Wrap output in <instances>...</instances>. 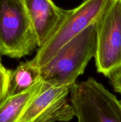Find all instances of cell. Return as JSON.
I'll return each instance as SVG.
<instances>
[{
    "instance_id": "obj_6",
    "label": "cell",
    "mask_w": 121,
    "mask_h": 122,
    "mask_svg": "<svg viewBox=\"0 0 121 122\" xmlns=\"http://www.w3.org/2000/svg\"><path fill=\"white\" fill-rule=\"evenodd\" d=\"M38 47L45 44L60 23L68 10L52 0H24Z\"/></svg>"
},
{
    "instance_id": "obj_12",
    "label": "cell",
    "mask_w": 121,
    "mask_h": 122,
    "mask_svg": "<svg viewBox=\"0 0 121 122\" xmlns=\"http://www.w3.org/2000/svg\"><path fill=\"white\" fill-rule=\"evenodd\" d=\"M109 78L114 91L121 94V67L113 73Z\"/></svg>"
},
{
    "instance_id": "obj_9",
    "label": "cell",
    "mask_w": 121,
    "mask_h": 122,
    "mask_svg": "<svg viewBox=\"0 0 121 122\" xmlns=\"http://www.w3.org/2000/svg\"><path fill=\"white\" fill-rule=\"evenodd\" d=\"M41 81L40 67L34 65L32 60L21 62L16 69L12 70L7 96L26 91Z\"/></svg>"
},
{
    "instance_id": "obj_13",
    "label": "cell",
    "mask_w": 121,
    "mask_h": 122,
    "mask_svg": "<svg viewBox=\"0 0 121 122\" xmlns=\"http://www.w3.org/2000/svg\"><path fill=\"white\" fill-rule=\"evenodd\" d=\"M0 61H1V55H0Z\"/></svg>"
},
{
    "instance_id": "obj_11",
    "label": "cell",
    "mask_w": 121,
    "mask_h": 122,
    "mask_svg": "<svg viewBox=\"0 0 121 122\" xmlns=\"http://www.w3.org/2000/svg\"><path fill=\"white\" fill-rule=\"evenodd\" d=\"M12 70L4 66L0 61V103L7 96L8 83Z\"/></svg>"
},
{
    "instance_id": "obj_1",
    "label": "cell",
    "mask_w": 121,
    "mask_h": 122,
    "mask_svg": "<svg viewBox=\"0 0 121 122\" xmlns=\"http://www.w3.org/2000/svg\"><path fill=\"white\" fill-rule=\"evenodd\" d=\"M97 21L66 43L51 60L40 67L42 81L70 87L75 83L77 77L84 73L96 54Z\"/></svg>"
},
{
    "instance_id": "obj_4",
    "label": "cell",
    "mask_w": 121,
    "mask_h": 122,
    "mask_svg": "<svg viewBox=\"0 0 121 122\" xmlns=\"http://www.w3.org/2000/svg\"><path fill=\"white\" fill-rule=\"evenodd\" d=\"M109 0H84L70 10L43 45L38 48L32 63L38 67L45 65L66 43L92 23L97 21Z\"/></svg>"
},
{
    "instance_id": "obj_10",
    "label": "cell",
    "mask_w": 121,
    "mask_h": 122,
    "mask_svg": "<svg viewBox=\"0 0 121 122\" xmlns=\"http://www.w3.org/2000/svg\"><path fill=\"white\" fill-rule=\"evenodd\" d=\"M71 104L67 101V97L63 98L53 104L47 110L43 113L35 122H68L74 117Z\"/></svg>"
},
{
    "instance_id": "obj_7",
    "label": "cell",
    "mask_w": 121,
    "mask_h": 122,
    "mask_svg": "<svg viewBox=\"0 0 121 122\" xmlns=\"http://www.w3.org/2000/svg\"><path fill=\"white\" fill-rule=\"evenodd\" d=\"M68 86H58L43 81L39 92L32 100L21 116L19 122H35L43 113L70 92Z\"/></svg>"
},
{
    "instance_id": "obj_8",
    "label": "cell",
    "mask_w": 121,
    "mask_h": 122,
    "mask_svg": "<svg viewBox=\"0 0 121 122\" xmlns=\"http://www.w3.org/2000/svg\"><path fill=\"white\" fill-rule=\"evenodd\" d=\"M42 85L41 81L26 91L6 97L0 103V122H19L30 102L40 91Z\"/></svg>"
},
{
    "instance_id": "obj_2",
    "label": "cell",
    "mask_w": 121,
    "mask_h": 122,
    "mask_svg": "<svg viewBox=\"0 0 121 122\" xmlns=\"http://www.w3.org/2000/svg\"><path fill=\"white\" fill-rule=\"evenodd\" d=\"M37 46L24 0H0V55L20 58Z\"/></svg>"
},
{
    "instance_id": "obj_5",
    "label": "cell",
    "mask_w": 121,
    "mask_h": 122,
    "mask_svg": "<svg viewBox=\"0 0 121 122\" xmlns=\"http://www.w3.org/2000/svg\"><path fill=\"white\" fill-rule=\"evenodd\" d=\"M97 71L109 77L121 67V0H109L97 21Z\"/></svg>"
},
{
    "instance_id": "obj_3",
    "label": "cell",
    "mask_w": 121,
    "mask_h": 122,
    "mask_svg": "<svg viewBox=\"0 0 121 122\" xmlns=\"http://www.w3.org/2000/svg\"><path fill=\"white\" fill-rule=\"evenodd\" d=\"M71 105L79 122H121V100L93 77L70 88Z\"/></svg>"
}]
</instances>
